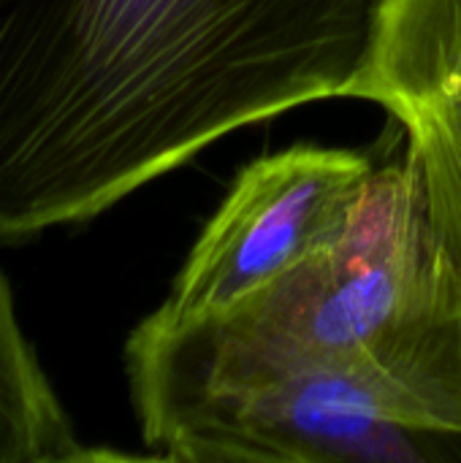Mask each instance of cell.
<instances>
[{
  "mask_svg": "<svg viewBox=\"0 0 461 463\" xmlns=\"http://www.w3.org/2000/svg\"><path fill=\"white\" fill-rule=\"evenodd\" d=\"M386 0H0V244L82 225L228 133L353 98Z\"/></svg>",
  "mask_w": 461,
  "mask_h": 463,
  "instance_id": "1",
  "label": "cell"
},
{
  "mask_svg": "<svg viewBox=\"0 0 461 463\" xmlns=\"http://www.w3.org/2000/svg\"><path fill=\"white\" fill-rule=\"evenodd\" d=\"M342 372L413 429L461 439V282L413 165L383 163L348 228L239 304L147 315L125 342L130 402L266 372Z\"/></svg>",
  "mask_w": 461,
  "mask_h": 463,
  "instance_id": "2",
  "label": "cell"
},
{
  "mask_svg": "<svg viewBox=\"0 0 461 463\" xmlns=\"http://www.w3.org/2000/svg\"><path fill=\"white\" fill-rule=\"evenodd\" d=\"M160 461L424 463L459 456L454 437L410 429L367 383L288 369L130 402Z\"/></svg>",
  "mask_w": 461,
  "mask_h": 463,
  "instance_id": "3",
  "label": "cell"
},
{
  "mask_svg": "<svg viewBox=\"0 0 461 463\" xmlns=\"http://www.w3.org/2000/svg\"><path fill=\"white\" fill-rule=\"evenodd\" d=\"M375 168L370 152L312 144L253 160L152 315L209 317L274 282L348 228Z\"/></svg>",
  "mask_w": 461,
  "mask_h": 463,
  "instance_id": "4",
  "label": "cell"
},
{
  "mask_svg": "<svg viewBox=\"0 0 461 463\" xmlns=\"http://www.w3.org/2000/svg\"><path fill=\"white\" fill-rule=\"evenodd\" d=\"M408 136L432 233L461 282V0H386L356 95Z\"/></svg>",
  "mask_w": 461,
  "mask_h": 463,
  "instance_id": "5",
  "label": "cell"
},
{
  "mask_svg": "<svg viewBox=\"0 0 461 463\" xmlns=\"http://www.w3.org/2000/svg\"><path fill=\"white\" fill-rule=\"evenodd\" d=\"M117 458L82 448L35 347L24 336L14 290L0 274V463H76Z\"/></svg>",
  "mask_w": 461,
  "mask_h": 463,
  "instance_id": "6",
  "label": "cell"
}]
</instances>
